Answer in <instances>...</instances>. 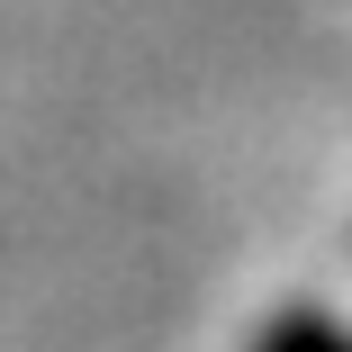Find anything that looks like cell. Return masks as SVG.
<instances>
[{"instance_id": "cell-1", "label": "cell", "mask_w": 352, "mask_h": 352, "mask_svg": "<svg viewBox=\"0 0 352 352\" xmlns=\"http://www.w3.org/2000/svg\"><path fill=\"white\" fill-rule=\"evenodd\" d=\"M262 352H352V343H343V334H325L316 316H289V325H280Z\"/></svg>"}]
</instances>
